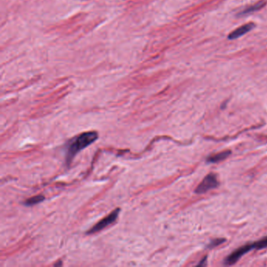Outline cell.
Wrapping results in <instances>:
<instances>
[{
    "label": "cell",
    "instance_id": "cell-1",
    "mask_svg": "<svg viewBox=\"0 0 267 267\" xmlns=\"http://www.w3.org/2000/svg\"><path fill=\"white\" fill-rule=\"evenodd\" d=\"M97 138L98 134L97 132L90 131L83 133L70 140L66 148V162L67 165L71 164L73 158L79 151L94 143L97 140Z\"/></svg>",
    "mask_w": 267,
    "mask_h": 267
},
{
    "label": "cell",
    "instance_id": "cell-2",
    "mask_svg": "<svg viewBox=\"0 0 267 267\" xmlns=\"http://www.w3.org/2000/svg\"><path fill=\"white\" fill-rule=\"evenodd\" d=\"M218 184H219V182H218L217 175L213 172H211L203 179L199 186H197L194 192L199 194H204L209 190L217 188L218 187Z\"/></svg>",
    "mask_w": 267,
    "mask_h": 267
},
{
    "label": "cell",
    "instance_id": "cell-3",
    "mask_svg": "<svg viewBox=\"0 0 267 267\" xmlns=\"http://www.w3.org/2000/svg\"><path fill=\"white\" fill-rule=\"evenodd\" d=\"M119 213V209H117L113 211L112 213H110L105 218H103V219L99 221L95 226H93V227L88 231V234H93L97 233V232L102 231V230L106 228V227H109L110 225H112V223L116 222Z\"/></svg>",
    "mask_w": 267,
    "mask_h": 267
},
{
    "label": "cell",
    "instance_id": "cell-4",
    "mask_svg": "<svg viewBox=\"0 0 267 267\" xmlns=\"http://www.w3.org/2000/svg\"><path fill=\"white\" fill-rule=\"evenodd\" d=\"M252 249L251 244H247V245H243L241 247L238 248L225 259V265H233V264H235L238 261L239 259L242 257L243 255L249 252Z\"/></svg>",
    "mask_w": 267,
    "mask_h": 267
},
{
    "label": "cell",
    "instance_id": "cell-5",
    "mask_svg": "<svg viewBox=\"0 0 267 267\" xmlns=\"http://www.w3.org/2000/svg\"><path fill=\"white\" fill-rule=\"evenodd\" d=\"M255 27V24L252 23H249V24H245L242 26L239 27L238 29L236 30L233 31L231 34L228 35L229 39H237L239 37L242 36L246 33H249L251 29Z\"/></svg>",
    "mask_w": 267,
    "mask_h": 267
},
{
    "label": "cell",
    "instance_id": "cell-6",
    "mask_svg": "<svg viewBox=\"0 0 267 267\" xmlns=\"http://www.w3.org/2000/svg\"><path fill=\"white\" fill-rule=\"evenodd\" d=\"M231 150H223V151L218 152L217 154H212L207 158V162L209 163H218V162H222L228 158L229 156L231 155Z\"/></svg>",
    "mask_w": 267,
    "mask_h": 267
},
{
    "label": "cell",
    "instance_id": "cell-7",
    "mask_svg": "<svg viewBox=\"0 0 267 267\" xmlns=\"http://www.w3.org/2000/svg\"><path fill=\"white\" fill-rule=\"evenodd\" d=\"M266 2H263V1H260V2L255 3V5H252V6H249L248 8L245 9V10L241 11L240 13V15H248V14H250V13L255 12V11H257V10H260V9L263 8V6H265Z\"/></svg>",
    "mask_w": 267,
    "mask_h": 267
},
{
    "label": "cell",
    "instance_id": "cell-8",
    "mask_svg": "<svg viewBox=\"0 0 267 267\" xmlns=\"http://www.w3.org/2000/svg\"><path fill=\"white\" fill-rule=\"evenodd\" d=\"M251 247L253 249H258V250L267 249V237H263L261 240L252 243Z\"/></svg>",
    "mask_w": 267,
    "mask_h": 267
},
{
    "label": "cell",
    "instance_id": "cell-9",
    "mask_svg": "<svg viewBox=\"0 0 267 267\" xmlns=\"http://www.w3.org/2000/svg\"><path fill=\"white\" fill-rule=\"evenodd\" d=\"M45 198L43 195H38V196L33 197L25 201V204L28 206H31V205H34V204H39V203L42 202L44 200Z\"/></svg>",
    "mask_w": 267,
    "mask_h": 267
},
{
    "label": "cell",
    "instance_id": "cell-10",
    "mask_svg": "<svg viewBox=\"0 0 267 267\" xmlns=\"http://www.w3.org/2000/svg\"><path fill=\"white\" fill-rule=\"evenodd\" d=\"M225 241V239L223 238H217L214 239L213 241H211L209 243V245H208L209 249H213V248L217 247L218 245H220L221 244H223Z\"/></svg>",
    "mask_w": 267,
    "mask_h": 267
},
{
    "label": "cell",
    "instance_id": "cell-11",
    "mask_svg": "<svg viewBox=\"0 0 267 267\" xmlns=\"http://www.w3.org/2000/svg\"><path fill=\"white\" fill-rule=\"evenodd\" d=\"M206 259L207 257L206 256H205V257H204V259H203L202 260L200 261V263L198 264V266H199V267H200V266L205 265V263H206Z\"/></svg>",
    "mask_w": 267,
    "mask_h": 267
}]
</instances>
